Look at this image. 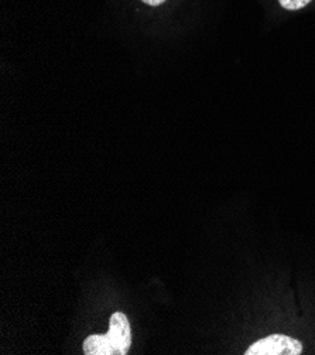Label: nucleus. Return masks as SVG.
Listing matches in <instances>:
<instances>
[{"label":"nucleus","instance_id":"4","mask_svg":"<svg viewBox=\"0 0 315 355\" xmlns=\"http://www.w3.org/2000/svg\"><path fill=\"white\" fill-rule=\"evenodd\" d=\"M282 8L287 9V10H300L303 8H305L311 0H278Z\"/></svg>","mask_w":315,"mask_h":355},{"label":"nucleus","instance_id":"1","mask_svg":"<svg viewBox=\"0 0 315 355\" xmlns=\"http://www.w3.org/2000/svg\"><path fill=\"white\" fill-rule=\"evenodd\" d=\"M303 344L283 334H273L252 344L246 349V355H300Z\"/></svg>","mask_w":315,"mask_h":355},{"label":"nucleus","instance_id":"2","mask_svg":"<svg viewBox=\"0 0 315 355\" xmlns=\"http://www.w3.org/2000/svg\"><path fill=\"white\" fill-rule=\"evenodd\" d=\"M107 334L114 345L115 355H125L129 352L132 345V333L127 317L123 313L118 311L112 314L109 322V331Z\"/></svg>","mask_w":315,"mask_h":355},{"label":"nucleus","instance_id":"3","mask_svg":"<svg viewBox=\"0 0 315 355\" xmlns=\"http://www.w3.org/2000/svg\"><path fill=\"white\" fill-rule=\"evenodd\" d=\"M84 354L87 355H115L114 345L108 334H92L84 341Z\"/></svg>","mask_w":315,"mask_h":355},{"label":"nucleus","instance_id":"5","mask_svg":"<svg viewBox=\"0 0 315 355\" xmlns=\"http://www.w3.org/2000/svg\"><path fill=\"white\" fill-rule=\"evenodd\" d=\"M143 3H146V5H149V6H160V5H163L164 2H167V0H142Z\"/></svg>","mask_w":315,"mask_h":355}]
</instances>
